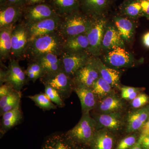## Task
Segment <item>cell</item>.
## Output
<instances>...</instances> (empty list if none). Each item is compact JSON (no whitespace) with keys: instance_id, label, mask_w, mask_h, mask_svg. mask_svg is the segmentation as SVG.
I'll list each match as a JSON object with an SVG mask.
<instances>
[{"instance_id":"obj_14","label":"cell","mask_w":149,"mask_h":149,"mask_svg":"<svg viewBox=\"0 0 149 149\" xmlns=\"http://www.w3.org/2000/svg\"><path fill=\"white\" fill-rule=\"evenodd\" d=\"M111 22L125 43H130L134 38L138 27L137 20L131 19L118 13L113 16Z\"/></svg>"},{"instance_id":"obj_40","label":"cell","mask_w":149,"mask_h":149,"mask_svg":"<svg viewBox=\"0 0 149 149\" xmlns=\"http://www.w3.org/2000/svg\"><path fill=\"white\" fill-rule=\"evenodd\" d=\"M141 135L139 139L149 136V116L148 120L141 128Z\"/></svg>"},{"instance_id":"obj_20","label":"cell","mask_w":149,"mask_h":149,"mask_svg":"<svg viewBox=\"0 0 149 149\" xmlns=\"http://www.w3.org/2000/svg\"><path fill=\"white\" fill-rule=\"evenodd\" d=\"M149 116V106L131 112L127 118L126 132L130 133L141 130Z\"/></svg>"},{"instance_id":"obj_2","label":"cell","mask_w":149,"mask_h":149,"mask_svg":"<svg viewBox=\"0 0 149 149\" xmlns=\"http://www.w3.org/2000/svg\"><path fill=\"white\" fill-rule=\"evenodd\" d=\"M95 19L83 13L80 10L62 17L58 33L63 38L88 33Z\"/></svg>"},{"instance_id":"obj_41","label":"cell","mask_w":149,"mask_h":149,"mask_svg":"<svg viewBox=\"0 0 149 149\" xmlns=\"http://www.w3.org/2000/svg\"><path fill=\"white\" fill-rule=\"evenodd\" d=\"M138 142L143 149H149V136L139 139Z\"/></svg>"},{"instance_id":"obj_46","label":"cell","mask_w":149,"mask_h":149,"mask_svg":"<svg viewBox=\"0 0 149 149\" xmlns=\"http://www.w3.org/2000/svg\"><path fill=\"white\" fill-rule=\"evenodd\" d=\"M129 149H142V147H141V145L139 143V142H137L135 145L133 146L132 147V148Z\"/></svg>"},{"instance_id":"obj_30","label":"cell","mask_w":149,"mask_h":149,"mask_svg":"<svg viewBox=\"0 0 149 149\" xmlns=\"http://www.w3.org/2000/svg\"><path fill=\"white\" fill-rule=\"evenodd\" d=\"M25 72L28 81H32L33 83L37 79H40L44 75L42 68L36 61H29Z\"/></svg>"},{"instance_id":"obj_1","label":"cell","mask_w":149,"mask_h":149,"mask_svg":"<svg viewBox=\"0 0 149 149\" xmlns=\"http://www.w3.org/2000/svg\"><path fill=\"white\" fill-rule=\"evenodd\" d=\"M64 40L57 32L37 37L29 41L23 59L34 61L47 54H54L59 56L63 52Z\"/></svg>"},{"instance_id":"obj_29","label":"cell","mask_w":149,"mask_h":149,"mask_svg":"<svg viewBox=\"0 0 149 149\" xmlns=\"http://www.w3.org/2000/svg\"><path fill=\"white\" fill-rule=\"evenodd\" d=\"M113 88L100 76L91 87L93 93L97 98L98 101L101 100L108 96L114 94Z\"/></svg>"},{"instance_id":"obj_13","label":"cell","mask_w":149,"mask_h":149,"mask_svg":"<svg viewBox=\"0 0 149 149\" xmlns=\"http://www.w3.org/2000/svg\"><path fill=\"white\" fill-rule=\"evenodd\" d=\"M100 77L93 56L83 67L79 69L72 78L74 86L82 85L91 88L94 83Z\"/></svg>"},{"instance_id":"obj_33","label":"cell","mask_w":149,"mask_h":149,"mask_svg":"<svg viewBox=\"0 0 149 149\" xmlns=\"http://www.w3.org/2000/svg\"><path fill=\"white\" fill-rule=\"evenodd\" d=\"M22 112L7 120H2L1 123V133L5 134L11 128L20 122L22 118Z\"/></svg>"},{"instance_id":"obj_32","label":"cell","mask_w":149,"mask_h":149,"mask_svg":"<svg viewBox=\"0 0 149 149\" xmlns=\"http://www.w3.org/2000/svg\"><path fill=\"white\" fill-rule=\"evenodd\" d=\"M44 85L45 87V93L51 101L59 107L62 108L65 106L64 101L55 89L48 84H45Z\"/></svg>"},{"instance_id":"obj_16","label":"cell","mask_w":149,"mask_h":149,"mask_svg":"<svg viewBox=\"0 0 149 149\" xmlns=\"http://www.w3.org/2000/svg\"><path fill=\"white\" fill-rule=\"evenodd\" d=\"M25 6L8 5L0 6V29L15 25L21 21Z\"/></svg>"},{"instance_id":"obj_25","label":"cell","mask_w":149,"mask_h":149,"mask_svg":"<svg viewBox=\"0 0 149 149\" xmlns=\"http://www.w3.org/2000/svg\"><path fill=\"white\" fill-rule=\"evenodd\" d=\"M124 106L122 100L114 94L99 101L95 108H97L100 113H110L120 112Z\"/></svg>"},{"instance_id":"obj_23","label":"cell","mask_w":149,"mask_h":149,"mask_svg":"<svg viewBox=\"0 0 149 149\" xmlns=\"http://www.w3.org/2000/svg\"><path fill=\"white\" fill-rule=\"evenodd\" d=\"M89 43L87 33L76 35L65 39L63 52H68L88 51Z\"/></svg>"},{"instance_id":"obj_45","label":"cell","mask_w":149,"mask_h":149,"mask_svg":"<svg viewBox=\"0 0 149 149\" xmlns=\"http://www.w3.org/2000/svg\"><path fill=\"white\" fill-rule=\"evenodd\" d=\"M142 41L144 46L149 49V32L144 34L142 38Z\"/></svg>"},{"instance_id":"obj_42","label":"cell","mask_w":149,"mask_h":149,"mask_svg":"<svg viewBox=\"0 0 149 149\" xmlns=\"http://www.w3.org/2000/svg\"><path fill=\"white\" fill-rule=\"evenodd\" d=\"M5 5L21 6H25V0H7L6 2Z\"/></svg>"},{"instance_id":"obj_47","label":"cell","mask_w":149,"mask_h":149,"mask_svg":"<svg viewBox=\"0 0 149 149\" xmlns=\"http://www.w3.org/2000/svg\"><path fill=\"white\" fill-rule=\"evenodd\" d=\"M88 147L85 146H74L73 149H90L88 148Z\"/></svg>"},{"instance_id":"obj_34","label":"cell","mask_w":149,"mask_h":149,"mask_svg":"<svg viewBox=\"0 0 149 149\" xmlns=\"http://www.w3.org/2000/svg\"><path fill=\"white\" fill-rule=\"evenodd\" d=\"M137 143V137L136 135L127 136L120 141L116 149H129Z\"/></svg>"},{"instance_id":"obj_3","label":"cell","mask_w":149,"mask_h":149,"mask_svg":"<svg viewBox=\"0 0 149 149\" xmlns=\"http://www.w3.org/2000/svg\"><path fill=\"white\" fill-rule=\"evenodd\" d=\"M97 122L90 112L83 113L80 121L65 134L67 139L75 146L89 147L96 130Z\"/></svg>"},{"instance_id":"obj_5","label":"cell","mask_w":149,"mask_h":149,"mask_svg":"<svg viewBox=\"0 0 149 149\" xmlns=\"http://www.w3.org/2000/svg\"><path fill=\"white\" fill-rule=\"evenodd\" d=\"M1 84L7 83L15 91L21 92L28 82L25 70L19 65V61L12 58L5 70H1Z\"/></svg>"},{"instance_id":"obj_6","label":"cell","mask_w":149,"mask_h":149,"mask_svg":"<svg viewBox=\"0 0 149 149\" xmlns=\"http://www.w3.org/2000/svg\"><path fill=\"white\" fill-rule=\"evenodd\" d=\"M29 42L27 26L20 21L15 24L11 34V58L19 61L23 59Z\"/></svg>"},{"instance_id":"obj_31","label":"cell","mask_w":149,"mask_h":149,"mask_svg":"<svg viewBox=\"0 0 149 149\" xmlns=\"http://www.w3.org/2000/svg\"><path fill=\"white\" fill-rule=\"evenodd\" d=\"M27 97L33 101L37 107L44 110L56 109L57 106L54 104L45 93H40L34 95L28 96Z\"/></svg>"},{"instance_id":"obj_24","label":"cell","mask_w":149,"mask_h":149,"mask_svg":"<svg viewBox=\"0 0 149 149\" xmlns=\"http://www.w3.org/2000/svg\"><path fill=\"white\" fill-rule=\"evenodd\" d=\"M45 3L61 17L80 10V0H47Z\"/></svg>"},{"instance_id":"obj_4","label":"cell","mask_w":149,"mask_h":149,"mask_svg":"<svg viewBox=\"0 0 149 149\" xmlns=\"http://www.w3.org/2000/svg\"><path fill=\"white\" fill-rule=\"evenodd\" d=\"M101 60L107 66L117 70L133 67L141 62H139L125 48L121 47H115L106 52L103 54Z\"/></svg>"},{"instance_id":"obj_43","label":"cell","mask_w":149,"mask_h":149,"mask_svg":"<svg viewBox=\"0 0 149 149\" xmlns=\"http://www.w3.org/2000/svg\"><path fill=\"white\" fill-rule=\"evenodd\" d=\"M141 92H136L129 94H121L123 99L128 100L132 101L137 97Z\"/></svg>"},{"instance_id":"obj_37","label":"cell","mask_w":149,"mask_h":149,"mask_svg":"<svg viewBox=\"0 0 149 149\" xmlns=\"http://www.w3.org/2000/svg\"><path fill=\"white\" fill-rule=\"evenodd\" d=\"M15 90L12 86L8 83L2 84L0 87V98L10 94Z\"/></svg>"},{"instance_id":"obj_9","label":"cell","mask_w":149,"mask_h":149,"mask_svg":"<svg viewBox=\"0 0 149 149\" xmlns=\"http://www.w3.org/2000/svg\"><path fill=\"white\" fill-rule=\"evenodd\" d=\"M108 20L106 17L95 19L87 33L89 43L88 52L93 56L99 57L102 55V42Z\"/></svg>"},{"instance_id":"obj_8","label":"cell","mask_w":149,"mask_h":149,"mask_svg":"<svg viewBox=\"0 0 149 149\" xmlns=\"http://www.w3.org/2000/svg\"><path fill=\"white\" fill-rule=\"evenodd\" d=\"M63 70L67 75L73 78L76 72L89 61L93 56L88 51L68 52H62L59 56Z\"/></svg>"},{"instance_id":"obj_50","label":"cell","mask_w":149,"mask_h":149,"mask_svg":"<svg viewBox=\"0 0 149 149\" xmlns=\"http://www.w3.org/2000/svg\"><path fill=\"white\" fill-rule=\"evenodd\" d=\"M110 1L111 2L112 1H116V0H110Z\"/></svg>"},{"instance_id":"obj_7","label":"cell","mask_w":149,"mask_h":149,"mask_svg":"<svg viewBox=\"0 0 149 149\" xmlns=\"http://www.w3.org/2000/svg\"><path fill=\"white\" fill-rule=\"evenodd\" d=\"M40 80L43 84H48L55 89L64 101L74 91L73 80L63 70L53 75L41 77Z\"/></svg>"},{"instance_id":"obj_11","label":"cell","mask_w":149,"mask_h":149,"mask_svg":"<svg viewBox=\"0 0 149 149\" xmlns=\"http://www.w3.org/2000/svg\"><path fill=\"white\" fill-rule=\"evenodd\" d=\"M61 19V17L57 15L33 24L24 23L27 26L29 41L37 37L57 32Z\"/></svg>"},{"instance_id":"obj_48","label":"cell","mask_w":149,"mask_h":149,"mask_svg":"<svg viewBox=\"0 0 149 149\" xmlns=\"http://www.w3.org/2000/svg\"><path fill=\"white\" fill-rule=\"evenodd\" d=\"M7 0H0V6L4 5L6 2Z\"/></svg>"},{"instance_id":"obj_39","label":"cell","mask_w":149,"mask_h":149,"mask_svg":"<svg viewBox=\"0 0 149 149\" xmlns=\"http://www.w3.org/2000/svg\"><path fill=\"white\" fill-rule=\"evenodd\" d=\"M144 88H134V87H128V86H123L121 87L120 91L121 94H131L136 92H141L143 91Z\"/></svg>"},{"instance_id":"obj_22","label":"cell","mask_w":149,"mask_h":149,"mask_svg":"<svg viewBox=\"0 0 149 149\" xmlns=\"http://www.w3.org/2000/svg\"><path fill=\"white\" fill-rule=\"evenodd\" d=\"M114 136L107 129H100L96 130L94 137L88 148L90 149H113Z\"/></svg>"},{"instance_id":"obj_44","label":"cell","mask_w":149,"mask_h":149,"mask_svg":"<svg viewBox=\"0 0 149 149\" xmlns=\"http://www.w3.org/2000/svg\"><path fill=\"white\" fill-rule=\"evenodd\" d=\"M47 0H25V6L33 5L45 2Z\"/></svg>"},{"instance_id":"obj_17","label":"cell","mask_w":149,"mask_h":149,"mask_svg":"<svg viewBox=\"0 0 149 149\" xmlns=\"http://www.w3.org/2000/svg\"><path fill=\"white\" fill-rule=\"evenodd\" d=\"M108 20L102 44V54L115 47L125 48V43L112 22Z\"/></svg>"},{"instance_id":"obj_36","label":"cell","mask_w":149,"mask_h":149,"mask_svg":"<svg viewBox=\"0 0 149 149\" xmlns=\"http://www.w3.org/2000/svg\"><path fill=\"white\" fill-rule=\"evenodd\" d=\"M21 98V93L15 97L11 101L9 102L5 106L1 109H0V114L1 116L7 112L14 109L17 107H19L20 100Z\"/></svg>"},{"instance_id":"obj_38","label":"cell","mask_w":149,"mask_h":149,"mask_svg":"<svg viewBox=\"0 0 149 149\" xmlns=\"http://www.w3.org/2000/svg\"><path fill=\"white\" fill-rule=\"evenodd\" d=\"M142 7L143 17L149 19V0H139Z\"/></svg>"},{"instance_id":"obj_35","label":"cell","mask_w":149,"mask_h":149,"mask_svg":"<svg viewBox=\"0 0 149 149\" xmlns=\"http://www.w3.org/2000/svg\"><path fill=\"white\" fill-rule=\"evenodd\" d=\"M149 100L148 96L145 94H140L132 101L131 106L133 108H140L146 104Z\"/></svg>"},{"instance_id":"obj_49","label":"cell","mask_w":149,"mask_h":149,"mask_svg":"<svg viewBox=\"0 0 149 149\" xmlns=\"http://www.w3.org/2000/svg\"><path fill=\"white\" fill-rule=\"evenodd\" d=\"M42 149H50L49 148H46V147H45L44 146L43 147Z\"/></svg>"},{"instance_id":"obj_27","label":"cell","mask_w":149,"mask_h":149,"mask_svg":"<svg viewBox=\"0 0 149 149\" xmlns=\"http://www.w3.org/2000/svg\"><path fill=\"white\" fill-rule=\"evenodd\" d=\"M14 25L0 29V57L2 60L11 59V34Z\"/></svg>"},{"instance_id":"obj_26","label":"cell","mask_w":149,"mask_h":149,"mask_svg":"<svg viewBox=\"0 0 149 149\" xmlns=\"http://www.w3.org/2000/svg\"><path fill=\"white\" fill-rule=\"evenodd\" d=\"M118 8V13L131 19L138 20L143 17L142 7L139 0H124Z\"/></svg>"},{"instance_id":"obj_18","label":"cell","mask_w":149,"mask_h":149,"mask_svg":"<svg viewBox=\"0 0 149 149\" xmlns=\"http://www.w3.org/2000/svg\"><path fill=\"white\" fill-rule=\"evenodd\" d=\"M93 59L100 76L113 88L120 90L121 72L107 66L99 57L93 56Z\"/></svg>"},{"instance_id":"obj_10","label":"cell","mask_w":149,"mask_h":149,"mask_svg":"<svg viewBox=\"0 0 149 149\" xmlns=\"http://www.w3.org/2000/svg\"><path fill=\"white\" fill-rule=\"evenodd\" d=\"M58 15L52 8L46 3L25 6L21 21L26 24H33Z\"/></svg>"},{"instance_id":"obj_12","label":"cell","mask_w":149,"mask_h":149,"mask_svg":"<svg viewBox=\"0 0 149 149\" xmlns=\"http://www.w3.org/2000/svg\"><path fill=\"white\" fill-rule=\"evenodd\" d=\"M111 3L110 0H80V10L95 20L107 16Z\"/></svg>"},{"instance_id":"obj_28","label":"cell","mask_w":149,"mask_h":149,"mask_svg":"<svg viewBox=\"0 0 149 149\" xmlns=\"http://www.w3.org/2000/svg\"><path fill=\"white\" fill-rule=\"evenodd\" d=\"M43 146L50 149H73L74 145L68 141L65 134H56L49 137Z\"/></svg>"},{"instance_id":"obj_15","label":"cell","mask_w":149,"mask_h":149,"mask_svg":"<svg viewBox=\"0 0 149 149\" xmlns=\"http://www.w3.org/2000/svg\"><path fill=\"white\" fill-rule=\"evenodd\" d=\"M97 122L96 130L107 129L110 132L119 131L123 125V118L120 112L110 113H101L93 116Z\"/></svg>"},{"instance_id":"obj_19","label":"cell","mask_w":149,"mask_h":149,"mask_svg":"<svg viewBox=\"0 0 149 149\" xmlns=\"http://www.w3.org/2000/svg\"><path fill=\"white\" fill-rule=\"evenodd\" d=\"M74 92L80 100L83 114L90 112L91 111L95 109L97 104L98 99L91 88L77 85L74 86Z\"/></svg>"},{"instance_id":"obj_21","label":"cell","mask_w":149,"mask_h":149,"mask_svg":"<svg viewBox=\"0 0 149 149\" xmlns=\"http://www.w3.org/2000/svg\"><path fill=\"white\" fill-rule=\"evenodd\" d=\"M34 61L39 63L42 68L44 72L43 77L53 75L63 70L61 60L54 54H46Z\"/></svg>"}]
</instances>
